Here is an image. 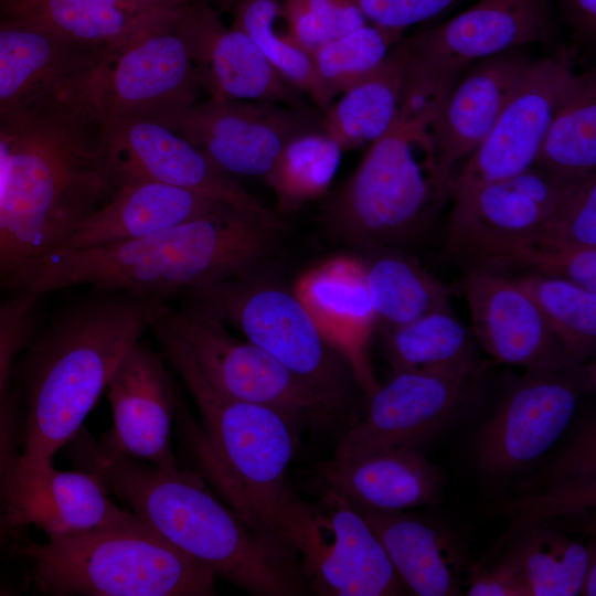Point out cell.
Masks as SVG:
<instances>
[{
  "label": "cell",
  "mask_w": 596,
  "mask_h": 596,
  "mask_svg": "<svg viewBox=\"0 0 596 596\" xmlns=\"http://www.w3.org/2000/svg\"><path fill=\"white\" fill-rule=\"evenodd\" d=\"M281 232L227 207L134 241L49 252L3 285L36 297L89 286L166 301L244 276L273 253Z\"/></svg>",
  "instance_id": "1"
},
{
  "label": "cell",
  "mask_w": 596,
  "mask_h": 596,
  "mask_svg": "<svg viewBox=\"0 0 596 596\" xmlns=\"http://www.w3.org/2000/svg\"><path fill=\"white\" fill-rule=\"evenodd\" d=\"M84 470L180 551L240 588L260 596L300 595L296 566L224 505L198 476L159 467L77 433L70 441Z\"/></svg>",
  "instance_id": "2"
},
{
  "label": "cell",
  "mask_w": 596,
  "mask_h": 596,
  "mask_svg": "<svg viewBox=\"0 0 596 596\" xmlns=\"http://www.w3.org/2000/svg\"><path fill=\"white\" fill-rule=\"evenodd\" d=\"M3 140L0 283L54 251L118 185L99 142V123L61 118Z\"/></svg>",
  "instance_id": "3"
},
{
  "label": "cell",
  "mask_w": 596,
  "mask_h": 596,
  "mask_svg": "<svg viewBox=\"0 0 596 596\" xmlns=\"http://www.w3.org/2000/svg\"><path fill=\"white\" fill-rule=\"evenodd\" d=\"M163 304L152 297L102 291L50 326L30 356L23 459L52 464L81 430Z\"/></svg>",
  "instance_id": "4"
},
{
  "label": "cell",
  "mask_w": 596,
  "mask_h": 596,
  "mask_svg": "<svg viewBox=\"0 0 596 596\" xmlns=\"http://www.w3.org/2000/svg\"><path fill=\"white\" fill-rule=\"evenodd\" d=\"M150 330L199 409L201 427L181 407L179 418L200 467L246 524L280 553L273 519L290 487L286 473L295 453L298 421L219 390L159 312Z\"/></svg>",
  "instance_id": "5"
},
{
  "label": "cell",
  "mask_w": 596,
  "mask_h": 596,
  "mask_svg": "<svg viewBox=\"0 0 596 596\" xmlns=\"http://www.w3.org/2000/svg\"><path fill=\"white\" fill-rule=\"evenodd\" d=\"M448 198L428 129L397 118L329 198L322 216L353 246L406 252L428 234Z\"/></svg>",
  "instance_id": "6"
},
{
  "label": "cell",
  "mask_w": 596,
  "mask_h": 596,
  "mask_svg": "<svg viewBox=\"0 0 596 596\" xmlns=\"http://www.w3.org/2000/svg\"><path fill=\"white\" fill-rule=\"evenodd\" d=\"M50 595L210 596L214 573L141 519L18 547Z\"/></svg>",
  "instance_id": "7"
},
{
  "label": "cell",
  "mask_w": 596,
  "mask_h": 596,
  "mask_svg": "<svg viewBox=\"0 0 596 596\" xmlns=\"http://www.w3.org/2000/svg\"><path fill=\"white\" fill-rule=\"evenodd\" d=\"M554 30L550 0H478L447 22L402 39L407 60L397 118L428 129L469 66L547 41Z\"/></svg>",
  "instance_id": "8"
},
{
  "label": "cell",
  "mask_w": 596,
  "mask_h": 596,
  "mask_svg": "<svg viewBox=\"0 0 596 596\" xmlns=\"http://www.w3.org/2000/svg\"><path fill=\"white\" fill-rule=\"evenodd\" d=\"M190 305L231 322L313 391L350 428L360 389L345 361L324 341L294 294L272 286H234L231 280L185 294Z\"/></svg>",
  "instance_id": "9"
},
{
  "label": "cell",
  "mask_w": 596,
  "mask_h": 596,
  "mask_svg": "<svg viewBox=\"0 0 596 596\" xmlns=\"http://www.w3.org/2000/svg\"><path fill=\"white\" fill-rule=\"evenodd\" d=\"M283 550L323 596H395L406 593L383 545L341 492L327 487L317 502L290 487L274 513Z\"/></svg>",
  "instance_id": "10"
},
{
  "label": "cell",
  "mask_w": 596,
  "mask_h": 596,
  "mask_svg": "<svg viewBox=\"0 0 596 596\" xmlns=\"http://www.w3.org/2000/svg\"><path fill=\"white\" fill-rule=\"evenodd\" d=\"M595 363L564 370L509 373L498 398L475 430L476 473L493 486L519 481L567 432L582 400L594 393Z\"/></svg>",
  "instance_id": "11"
},
{
  "label": "cell",
  "mask_w": 596,
  "mask_h": 596,
  "mask_svg": "<svg viewBox=\"0 0 596 596\" xmlns=\"http://www.w3.org/2000/svg\"><path fill=\"white\" fill-rule=\"evenodd\" d=\"M104 50L6 14L0 20V139L53 119L96 121L85 92Z\"/></svg>",
  "instance_id": "12"
},
{
  "label": "cell",
  "mask_w": 596,
  "mask_h": 596,
  "mask_svg": "<svg viewBox=\"0 0 596 596\" xmlns=\"http://www.w3.org/2000/svg\"><path fill=\"white\" fill-rule=\"evenodd\" d=\"M187 3L125 43L104 50L85 92L87 110L96 121L118 116L158 119L196 102V72L182 23Z\"/></svg>",
  "instance_id": "13"
},
{
  "label": "cell",
  "mask_w": 596,
  "mask_h": 596,
  "mask_svg": "<svg viewBox=\"0 0 596 596\" xmlns=\"http://www.w3.org/2000/svg\"><path fill=\"white\" fill-rule=\"evenodd\" d=\"M159 318L182 341L205 376L225 394L279 409L298 422L345 425L270 354L249 341L234 339L220 319L191 305L172 308L167 302L160 308Z\"/></svg>",
  "instance_id": "14"
},
{
  "label": "cell",
  "mask_w": 596,
  "mask_h": 596,
  "mask_svg": "<svg viewBox=\"0 0 596 596\" xmlns=\"http://www.w3.org/2000/svg\"><path fill=\"white\" fill-rule=\"evenodd\" d=\"M482 372V364L395 372L369 397L366 415L342 434L333 458L350 460L395 447L424 449L473 404Z\"/></svg>",
  "instance_id": "15"
},
{
  "label": "cell",
  "mask_w": 596,
  "mask_h": 596,
  "mask_svg": "<svg viewBox=\"0 0 596 596\" xmlns=\"http://www.w3.org/2000/svg\"><path fill=\"white\" fill-rule=\"evenodd\" d=\"M99 123L100 145L117 175L196 192L285 231L275 211L247 193L202 150L161 123L118 116Z\"/></svg>",
  "instance_id": "16"
},
{
  "label": "cell",
  "mask_w": 596,
  "mask_h": 596,
  "mask_svg": "<svg viewBox=\"0 0 596 596\" xmlns=\"http://www.w3.org/2000/svg\"><path fill=\"white\" fill-rule=\"evenodd\" d=\"M578 76L566 46L533 60L488 136L453 177L450 198L531 168L553 117Z\"/></svg>",
  "instance_id": "17"
},
{
  "label": "cell",
  "mask_w": 596,
  "mask_h": 596,
  "mask_svg": "<svg viewBox=\"0 0 596 596\" xmlns=\"http://www.w3.org/2000/svg\"><path fill=\"white\" fill-rule=\"evenodd\" d=\"M202 150L224 172L266 177L295 136L321 130V117L275 103L209 98L158 119Z\"/></svg>",
  "instance_id": "18"
},
{
  "label": "cell",
  "mask_w": 596,
  "mask_h": 596,
  "mask_svg": "<svg viewBox=\"0 0 596 596\" xmlns=\"http://www.w3.org/2000/svg\"><path fill=\"white\" fill-rule=\"evenodd\" d=\"M568 185L532 166L453 195L443 256L480 265L510 248L532 244Z\"/></svg>",
  "instance_id": "19"
},
{
  "label": "cell",
  "mask_w": 596,
  "mask_h": 596,
  "mask_svg": "<svg viewBox=\"0 0 596 596\" xmlns=\"http://www.w3.org/2000/svg\"><path fill=\"white\" fill-rule=\"evenodd\" d=\"M462 291L472 334L497 362L540 371L583 364L572 358L533 299L511 276L470 265Z\"/></svg>",
  "instance_id": "20"
},
{
  "label": "cell",
  "mask_w": 596,
  "mask_h": 596,
  "mask_svg": "<svg viewBox=\"0 0 596 596\" xmlns=\"http://www.w3.org/2000/svg\"><path fill=\"white\" fill-rule=\"evenodd\" d=\"M2 490L11 523L34 525L49 538L134 523L139 518L120 509L89 471H63L52 464L15 458Z\"/></svg>",
  "instance_id": "21"
},
{
  "label": "cell",
  "mask_w": 596,
  "mask_h": 596,
  "mask_svg": "<svg viewBox=\"0 0 596 596\" xmlns=\"http://www.w3.org/2000/svg\"><path fill=\"white\" fill-rule=\"evenodd\" d=\"M199 88L211 99L286 104L307 109L298 89L286 82L254 42L234 25L226 26L206 0L182 9Z\"/></svg>",
  "instance_id": "22"
},
{
  "label": "cell",
  "mask_w": 596,
  "mask_h": 596,
  "mask_svg": "<svg viewBox=\"0 0 596 596\" xmlns=\"http://www.w3.org/2000/svg\"><path fill=\"white\" fill-rule=\"evenodd\" d=\"M294 295L308 311L324 341L349 365L369 398L379 389L370 349L376 326L365 264L337 256L302 274Z\"/></svg>",
  "instance_id": "23"
},
{
  "label": "cell",
  "mask_w": 596,
  "mask_h": 596,
  "mask_svg": "<svg viewBox=\"0 0 596 596\" xmlns=\"http://www.w3.org/2000/svg\"><path fill=\"white\" fill-rule=\"evenodd\" d=\"M106 391L114 428L104 444L155 466H178L171 441L174 395L159 355L139 341L123 359Z\"/></svg>",
  "instance_id": "24"
},
{
  "label": "cell",
  "mask_w": 596,
  "mask_h": 596,
  "mask_svg": "<svg viewBox=\"0 0 596 596\" xmlns=\"http://www.w3.org/2000/svg\"><path fill=\"white\" fill-rule=\"evenodd\" d=\"M532 61L522 47L482 58L450 92L428 128L439 175L449 190L455 166L488 136Z\"/></svg>",
  "instance_id": "25"
},
{
  "label": "cell",
  "mask_w": 596,
  "mask_h": 596,
  "mask_svg": "<svg viewBox=\"0 0 596 596\" xmlns=\"http://www.w3.org/2000/svg\"><path fill=\"white\" fill-rule=\"evenodd\" d=\"M383 545L406 593L460 595L470 573L468 544L449 524L407 510L385 511L349 501Z\"/></svg>",
  "instance_id": "26"
},
{
  "label": "cell",
  "mask_w": 596,
  "mask_h": 596,
  "mask_svg": "<svg viewBox=\"0 0 596 596\" xmlns=\"http://www.w3.org/2000/svg\"><path fill=\"white\" fill-rule=\"evenodd\" d=\"M227 207L231 206L185 189L125 179L54 251L134 241Z\"/></svg>",
  "instance_id": "27"
},
{
  "label": "cell",
  "mask_w": 596,
  "mask_h": 596,
  "mask_svg": "<svg viewBox=\"0 0 596 596\" xmlns=\"http://www.w3.org/2000/svg\"><path fill=\"white\" fill-rule=\"evenodd\" d=\"M595 505L596 422L589 416L571 428L558 449L490 512L519 521L561 520L583 517Z\"/></svg>",
  "instance_id": "28"
},
{
  "label": "cell",
  "mask_w": 596,
  "mask_h": 596,
  "mask_svg": "<svg viewBox=\"0 0 596 596\" xmlns=\"http://www.w3.org/2000/svg\"><path fill=\"white\" fill-rule=\"evenodd\" d=\"M328 487L353 503L385 511L436 505L447 477L422 448L395 447L350 460L324 461Z\"/></svg>",
  "instance_id": "29"
},
{
  "label": "cell",
  "mask_w": 596,
  "mask_h": 596,
  "mask_svg": "<svg viewBox=\"0 0 596 596\" xmlns=\"http://www.w3.org/2000/svg\"><path fill=\"white\" fill-rule=\"evenodd\" d=\"M192 0H6L4 12L82 45L111 49Z\"/></svg>",
  "instance_id": "30"
},
{
  "label": "cell",
  "mask_w": 596,
  "mask_h": 596,
  "mask_svg": "<svg viewBox=\"0 0 596 596\" xmlns=\"http://www.w3.org/2000/svg\"><path fill=\"white\" fill-rule=\"evenodd\" d=\"M511 529L487 557L509 570L528 596H576L594 540L585 544L556 520H512Z\"/></svg>",
  "instance_id": "31"
},
{
  "label": "cell",
  "mask_w": 596,
  "mask_h": 596,
  "mask_svg": "<svg viewBox=\"0 0 596 596\" xmlns=\"http://www.w3.org/2000/svg\"><path fill=\"white\" fill-rule=\"evenodd\" d=\"M402 40L370 73L342 93L321 117V130L344 149L374 142L398 117L406 68Z\"/></svg>",
  "instance_id": "32"
},
{
  "label": "cell",
  "mask_w": 596,
  "mask_h": 596,
  "mask_svg": "<svg viewBox=\"0 0 596 596\" xmlns=\"http://www.w3.org/2000/svg\"><path fill=\"white\" fill-rule=\"evenodd\" d=\"M364 264L376 323L383 331L451 309V289L405 252H379Z\"/></svg>",
  "instance_id": "33"
},
{
  "label": "cell",
  "mask_w": 596,
  "mask_h": 596,
  "mask_svg": "<svg viewBox=\"0 0 596 596\" xmlns=\"http://www.w3.org/2000/svg\"><path fill=\"white\" fill-rule=\"evenodd\" d=\"M533 166L565 185L596 174L595 70L579 74L553 117Z\"/></svg>",
  "instance_id": "34"
},
{
  "label": "cell",
  "mask_w": 596,
  "mask_h": 596,
  "mask_svg": "<svg viewBox=\"0 0 596 596\" xmlns=\"http://www.w3.org/2000/svg\"><path fill=\"white\" fill-rule=\"evenodd\" d=\"M383 339L393 373L466 370L480 365L473 334L451 309L430 312L383 331Z\"/></svg>",
  "instance_id": "35"
},
{
  "label": "cell",
  "mask_w": 596,
  "mask_h": 596,
  "mask_svg": "<svg viewBox=\"0 0 596 596\" xmlns=\"http://www.w3.org/2000/svg\"><path fill=\"white\" fill-rule=\"evenodd\" d=\"M512 278L533 299L572 358L587 362L596 347V292L567 279L535 273Z\"/></svg>",
  "instance_id": "36"
},
{
  "label": "cell",
  "mask_w": 596,
  "mask_h": 596,
  "mask_svg": "<svg viewBox=\"0 0 596 596\" xmlns=\"http://www.w3.org/2000/svg\"><path fill=\"white\" fill-rule=\"evenodd\" d=\"M342 148L322 130L302 132L290 139L265 177L283 212L297 209L322 195L341 161Z\"/></svg>",
  "instance_id": "37"
},
{
  "label": "cell",
  "mask_w": 596,
  "mask_h": 596,
  "mask_svg": "<svg viewBox=\"0 0 596 596\" xmlns=\"http://www.w3.org/2000/svg\"><path fill=\"white\" fill-rule=\"evenodd\" d=\"M233 23L258 47L277 73L296 89L307 94L326 110V99L310 55L275 29L281 15L279 0H220Z\"/></svg>",
  "instance_id": "38"
},
{
  "label": "cell",
  "mask_w": 596,
  "mask_h": 596,
  "mask_svg": "<svg viewBox=\"0 0 596 596\" xmlns=\"http://www.w3.org/2000/svg\"><path fill=\"white\" fill-rule=\"evenodd\" d=\"M402 35L365 23L316 49L310 57L329 106L337 95L376 67Z\"/></svg>",
  "instance_id": "39"
},
{
  "label": "cell",
  "mask_w": 596,
  "mask_h": 596,
  "mask_svg": "<svg viewBox=\"0 0 596 596\" xmlns=\"http://www.w3.org/2000/svg\"><path fill=\"white\" fill-rule=\"evenodd\" d=\"M285 35L309 55L365 23L358 0H284Z\"/></svg>",
  "instance_id": "40"
},
{
  "label": "cell",
  "mask_w": 596,
  "mask_h": 596,
  "mask_svg": "<svg viewBox=\"0 0 596 596\" xmlns=\"http://www.w3.org/2000/svg\"><path fill=\"white\" fill-rule=\"evenodd\" d=\"M476 266L497 270L523 268L528 273L567 279L596 292V247L522 245Z\"/></svg>",
  "instance_id": "41"
},
{
  "label": "cell",
  "mask_w": 596,
  "mask_h": 596,
  "mask_svg": "<svg viewBox=\"0 0 596 596\" xmlns=\"http://www.w3.org/2000/svg\"><path fill=\"white\" fill-rule=\"evenodd\" d=\"M532 244L596 247V174L567 187Z\"/></svg>",
  "instance_id": "42"
},
{
  "label": "cell",
  "mask_w": 596,
  "mask_h": 596,
  "mask_svg": "<svg viewBox=\"0 0 596 596\" xmlns=\"http://www.w3.org/2000/svg\"><path fill=\"white\" fill-rule=\"evenodd\" d=\"M36 296L15 294L0 301V397L12 363L29 342L35 319Z\"/></svg>",
  "instance_id": "43"
},
{
  "label": "cell",
  "mask_w": 596,
  "mask_h": 596,
  "mask_svg": "<svg viewBox=\"0 0 596 596\" xmlns=\"http://www.w3.org/2000/svg\"><path fill=\"white\" fill-rule=\"evenodd\" d=\"M459 0H358L360 10L371 24L403 32L425 21Z\"/></svg>",
  "instance_id": "44"
},
{
  "label": "cell",
  "mask_w": 596,
  "mask_h": 596,
  "mask_svg": "<svg viewBox=\"0 0 596 596\" xmlns=\"http://www.w3.org/2000/svg\"><path fill=\"white\" fill-rule=\"evenodd\" d=\"M565 21L583 39L596 33V0H560Z\"/></svg>",
  "instance_id": "45"
},
{
  "label": "cell",
  "mask_w": 596,
  "mask_h": 596,
  "mask_svg": "<svg viewBox=\"0 0 596 596\" xmlns=\"http://www.w3.org/2000/svg\"><path fill=\"white\" fill-rule=\"evenodd\" d=\"M14 415L4 394L0 397V490L14 461Z\"/></svg>",
  "instance_id": "46"
},
{
  "label": "cell",
  "mask_w": 596,
  "mask_h": 596,
  "mask_svg": "<svg viewBox=\"0 0 596 596\" xmlns=\"http://www.w3.org/2000/svg\"><path fill=\"white\" fill-rule=\"evenodd\" d=\"M579 595L595 596L596 595V553L592 552L585 574L582 581Z\"/></svg>",
  "instance_id": "47"
},
{
  "label": "cell",
  "mask_w": 596,
  "mask_h": 596,
  "mask_svg": "<svg viewBox=\"0 0 596 596\" xmlns=\"http://www.w3.org/2000/svg\"><path fill=\"white\" fill-rule=\"evenodd\" d=\"M6 145L3 140L0 139V187L3 178L4 164H6Z\"/></svg>",
  "instance_id": "48"
}]
</instances>
